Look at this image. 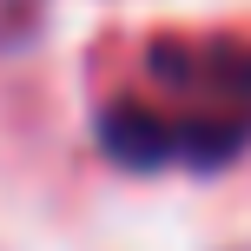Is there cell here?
I'll use <instances>...</instances> for the list:
<instances>
[{"mask_svg":"<svg viewBox=\"0 0 251 251\" xmlns=\"http://www.w3.org/2000/svg\"><path fill=\"white\" fill-rule=\"evenodd\" d=\"M100 146L113 152V159H126V165H165V159H185V126L106 106L100 113Z\"/></svg>","mask_w":251,"mask_h":251,"instance_id":"cell-1","label":"cell"}]
</instances>
